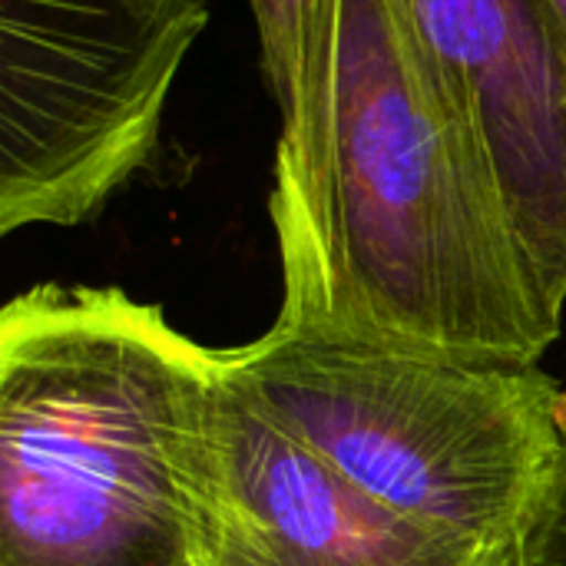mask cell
Segmentation results:
<instances>
[{"instance_id":"52a82bcc","label":"cell","mask_w":566,"mask_h":566,"mask_svg":"<svg viewBox=\"0 0 566 566\" xmlns=\"http://www.w3.org/2000/svg\"><path fill=\"white\" fill-rule=\"evenodd\" d=\"M282 113L272 199H308L325 172L338 0H249Z\"/></svg>"},{"instance_id":"3957f363","label":"cell","mask_w":566,"mask_h":566,"mask_svg":"<svg viewBox=\"0 0 566 566\" xmlns=\"http://www.w3.org/2000/svg\"><path fill=\"white\" fill-rule=\"evenodd\" d=\"M229 361L269 415L385 507L514 566L560 458V388L537 365H478L269 328Z\"/></svg>"},{"instance_id":"ba28073f","label":"cell","mask_w":566,"mask_h":566,"mask_svg":"<svg viewBox=\"0 0 566 566\" xmlns=\"http://www.w3.org/2000/svg\"><path fill=\"white\" fill-rule=\"evenodd\" d=\"M514 566H566V441L521 534Z\"/></svg>"},{"instance_id":"30bf717a","label":"cell","mask_w":566,"mask_h":566,"mask_svg":"<svg viewBox=\"0 0 566 566\" xmlns=\"http://www.w3.org/2000/svg\"><path fill=\"white\" fill-rule=\"evenodd\" d=\"M557 418H560V428L566 431V391H560V405H557Z\"/></svg>"},{"instance_id":"5b68a950","label":"cell","mask_w":566,"mask_h":566,"mask_svg":"<svg viewBox=\"0 0 566 566\" xmlns=\"http://www.w3.org/2000/svg\"><path fill=\"white\" fill-rule=\"evenodd\" d=\"M199 501L209 566H511L385 507L285 431L219 352Z\"/></svg>"},{"instance_id":"8992f818","label":"cell","mask_w":566,"mask_h":566,"mask_svg":"<svg viewBox=\"0 0 566 566\" xmlns=\"http://www.w3.org/2000/svg\"><path fill=\"white\" fill-rule=\"evenodd\" d=\"M501 189L531 289L566 308V43L544 0H405Z\"/></svg>"},{"instance_id":"6da1fadb","label":"cell","mask_w":566,"mask_h":566,"mask_svg":"<svg viewBox=\"0 0 566 566\" xmlns=\"http://www.w3.org/2000/svg\"><path fill=\"white\" fill-rule=\"evenodd\" d=\"M269 216L279 332L478 365H537L560 335L405 0H338L325 172Z\"/></svg>"},{"instance_id":"277c9868","label":"cell","mask_w":566,"mask_h":566,"mask_svg":"<svg viewBox=\"0 0 566 566\" xmlns=\"http://www.w3.org/2000/svg\"><path fill=\"white\" fill-rule=\"evenodd\" d=\"M209 0H0V232L80 226L153 159Z\"/></svg>"},{"instance_id":"9c48e42d","label":"cell","mask_w":566,"mask_h":566,"mask_svg":"<svg viewBox=\"0 0 566 566\" xmlns=\"http://www.w3.org/2000/svg\"><path fill=\"white\" fill-rule=\"evenodd\" d=\"M544 3H547V10H551V17H554V23H557V30H560L566 43V0H544Z\"/></svg>"},{"instance_id":"7a4b0ae2","label":"cell","mask_w":566,"mask_h":566,"mask_svg":"<svg viewBox=\"0 0 566 566\" xmlns=\"http://www.w3.org/2000/svg\"><path fill=\"white\" fill-rule=\"evenodd\" d=\"M219 352L113 285L0 312V566H209L199 444Z\"/></svg>"}]
</instances>
